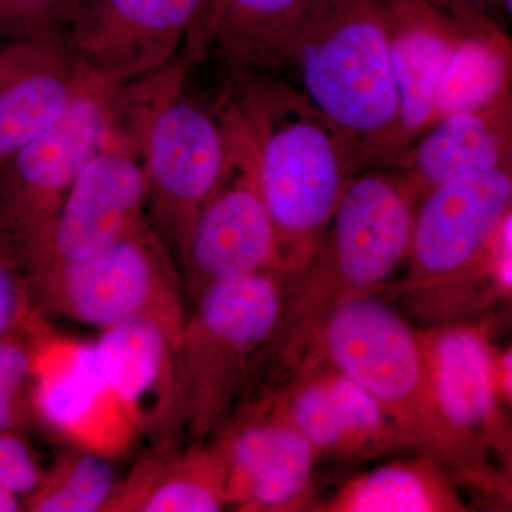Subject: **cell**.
Instances as JSON below:
<instances>
[{
  "label": "cell",
  "mask_w": 512,
  "mask_h": 512,
  "mask_svg": "<svg viewBox=\"0 0 512 512\" xmlns=\"http://www.w3.org/2000/svg\"><path fill=\"white\" fill-rule=\"evenodd\" d=\"M238 104L261 161L262 192L279 249L278 272L309 261L350 181L383 156L271 72L235 76Z\"/></svg>",
  "instance_id": "obj_1"
},
{
  "label": "cell",
  "mask_w": 512,
  "mask_h": 512,
  "mask_svg": "<svg viewBox=\"0 0 512 512\" xmlns=\"http://www.w3.org/2000/svg\"><path fill=\"white\" fill-rule=\"evenodd\" d=\"M366 390L406 444L433 458L457 484L505 494L507 481L490 456L464 439L441 413L424 360L419 329L370 295L340 303L322 323L311 355Z\"/></svg>",
  "instance_id": "obj_2"
},
{
  "label": "cell",
  "mask_w": 512,
  "mask_h": 512,
  "mask_svg": "<svg viewBox=\"0 0 512 512\" xmlns=\"http://www.w3.org/2000/svg\"><path fill=\"white\" fill-rule=\"evenodd\" d=\"M419 202L393 168L375 165L356 175L309 261L285 276L284 309L264 355L298 369L336 306L382 288L409 254Z\"/></svg>",
  "instance_id": "obj_3"
},
{
  "label": "cell",
  "mask_w": 512,
  "mask_h": 512,
  "mask_svg": "<svg viewBox=\"0 0 512 512\" xmlns=\"http://www.w3.org/2000/svg\"><path fill=\"white\" fill-rule=\"evenodd\" d=\"M194 64L178 53L164 69L120 86L114 106V136L134 151L146 178L148 221L177 259L227 153L221 111L212 116L184 97Z\"/></svg>",
  "instance_id": "obj_4"
},
{
  "label": "cell",
  "mask_w": 512,
  "mask_h": 512,
  "mask_svg": "<svg viewBox=\"0 0 512 512\" xmlns=\"http://www.w3.org/2000/svg\"><path fill=\"white\" fill-rule=\"evenodd\" d=\"M392 0H309L286 52L309 99L386 158L396 140Z\"/></svg>",
  "instance_id": "obj_5"
},
{
  "label": "cell",
  "mask_w": 512,
  "mask_h": 512,
  "mask_svg": "<svg viewBox=\"0 0 512 512\" xmlns=\"http://www.w3.org/2000/svg\"><path fill=\"white\" fill-rule=\"evenodd\" d=\"M285 276L258 272L212 286L185 316L177 345L180 446L205 441L228 419L284 309Z\"/></svg>",
  "instance_id": "obj_6"
},
{
  "label": "cell",
  "mask_w": 512,
  "mask_h": 512,
  "mask_svg": "<svg viewBox=\"0 0 512 512\" xmlns=\"http://www.w3.org/2000/svg\"><path fill=\"white\" fill-rule=\"evenodd\" d=\"M28 282L37 312L101 330L136 316L183 325L187 316L180 268L148 220L99 254L39 269Z\"/></svg>",
  "instance_id": "obj_7"
},
{
  "label": "cell",
  "mask_w": 512,
  "mask_h": 512,
  "mask_svg": "<svg viewBox=\"0 0 512 512\" xmlns=\"http://www.w3.org/2000/svg\"><path fill=\"white\" fill-rule=\"evenodd\" d=\"M221 117L227 138L224 170L178 258L184 295L194 302L212 286L279 269L255 138L235 101L221 110Z\"/></svg>",
  "instance_id": "obj_8"
},
{
  "label": "cell",
  "mask_w": 512,
  "mask_h": 512,
  "mask_svg": "<svg viewBox=\"0 0 512 512\" xmlns=\"http://www.w3.org/2000/svg\"><path fill=\"white\" fill-rule=\"evenodd\" d=\"M117 90L84 73L82 90L62 119L0 168V235L23 268L45 248L83 165L109 143Z\"/></svg>",
  "instance_id": "obj_9"
},
{
  "label": "cell",
  "mask_w": 512,
  "mask_h": 512,
  "mask_svg": "<svg viewBox=\"0 0 512 512\" xmlns=\"http://www.w3.org/2000/svg\"><path fill=\"white\" fill-rule=\"evenodd\" d=\"M207 0H82L66 36L80 72L120 87L180 53Z\"/></svg>",
  "instance_id": "obj_10"
},
{
  "label": "cell",
  "mask_w": 512,
  "mask_h": 512,
  "mask_svg": "<svg viewBox=\"0 0 512 512\" xmlns=\"http://www.w3.org/2000/svg\"><path fill=\"white\" fill-rule=\"evenodd\" d=\"M214 434L227 466L229 507L284 512L312 504L318 454L268 397L241 409Z\"/></svg>",
  "instance_id": "obj_11"
},
{
  "label": "cell",
  "mask_w": 512,
  "mask_h": 512,
  "mask_svg": "<svg viewBox=\"0 0 512 512\" xmlns=\"http://www.w3.org/2000/svg\"><path fill=\"white\" fill-rule=\"evenodd\" d=\"M512 215V167L463 175L419 202L410 241L409 279L400 292L447 278L474 264Z\"/></svg>",
  "instance_id": "obj_12"
},
{
  "label": "cell",
  "mask_w": 512,
  "mask_h": 512,
  "mask_svg": "<svg viewBox=\"0 0 512 512\" xmlns=\"http://www.w3.org/2000/svg\"><path fill=\"white\" fill-rule=\"evenodd\" d=\"M147 220L141 165L134 151L111 134L77 174L45 248L26 265V276L99 254Z\"/></svg>",
  "instance_id": "obj_13"
},
{
  "label": "cell",
  "mask_w": 512,
  "mask_h": 512,
  "mask_svg": "<svg viewBox=\"0 0 512 512\" xmlns=\"http://www.w3.org/2000/svg\"><path fill=\"white\" fill-rule=\"evenodd\" d=\"M181 326L136 316L103 329L93 343L101 376L131 429L150 434L158 448L178 446L177 345Z\"/></svg>",
  "instance_id": "obj_14"
},
{
  "label": "cell",
  "mask_w": 512,
  "mask_h": 512,
  "mask_svg": "<svg viewBox=\"0 0 512 512\" xmlns=\"http://www.w3.org/2000/svg\"><path fill=\"white\" fill-rule=\"evenodd\" d=\"M268 399L301 431L319 460L360 463L407 450L380 404L360 384L326 363L299 367L292 383Z\"/></svg>",
  "instance_id": "obj_15"
},
{
  "label": "cell",
  "mask_w": 512,
  "mask_h": 512,
  "mask_svg": "<svg viewBox=\"0 0 512 512\" xmlns=\"http://www.w3.org/2000/svg\"><path fill=\"white\" fill-rule=\"evenodd\" d=\"M421 349L441 413L458 434L490 456L510 461L511 437L501 406L495 348L483 325L419 329Z\"/></svg>",
  "instance_id": "obj_16"
},
{
  "label": "cell",
  "mask_w": 512,
  "mask_h": 512,
  "mask_svg": "<svg viewBox=\"0 0 512 512\" xmlns=\"http://www.w3.org/2000/svg\"><path fill=\"white\" fill-rule=\"evenodd\" d=\"M83 83L62 37L0 43V168L62 119Z\"/></svg>",
  "instance_id": "obj_17"
},
{
  "label": "cell",
  "mask_w": 512,
  "mask_h": 512,
  "mask_svg": "<svg viewBox=\"0 0 512 512\" xmlns=\"http://www.w3.org/2000/svg\"><path fill=\"white\" fill-rule=\"evenodd\" d=\"M474 18L450 15L420 0L390 2V66L399 100L393 153L431 126L441 77Z\"/></svg>",
  "instance_id": "obj_18"
},
{
  "label": "cell",
  "mask_w": 512,
  "mask_h": 512,
  "mask_svg": "<svg viewBox=\"0 0 512 512\" xmlns=\"http://www.w3.org/2000/svg\"><path fill=\"white\" fill-rule=\"evenodd\" d=\"M421 136L384 161L407 178L420 200L453 178L512 167L511 86L480 109L436 121Z\"/></svg>",
  "instance_id": "obj_19"
},
{
  "label": "cell",
  "mask_w": 512,
  "mask_h": 512,
  "mask_svg": "<svg viewBox=\"0 0 512 512\" xmlns=\"http://www.w3.org/2000/svg\"><path fill=\"white\" fill-rule=\"evenodd\" d=\"M309 0H207L184 45L200 59L208 50L228 64L232 76L271 72L286 52Z\"/></svg>",
  "instance_id": "obj_20"
},
{
  "label": "cell",
  "mask_w": 512,
  "mask_h": 512,
  "mask_svg": "<svg viewBox=\"0 0 512 512\" xmlns=\"http://www.w3.org/2000/svg\"><path fill=\"white\" fill-rule=\"evenodd\" d=\"M228 504L227 466L214 441L157 448L119 484L103 512H217Z\"/></svg>",
  "instance_id": "obj_21"
},
{
  "label": "cell",
  "mask_w": 512,
  "mask_h": 512,
  "mask_svg": "<svg viewBox=\"0 0 512 512\" xmlns=\"http://www.w3.org/2000/svg\"><path fill=\"white\" fill-rule=\"evenodd\" d=\"M32 404L40 420L84 447L96 436L94 424L106 407L120 410L96 365L92 345L63 349L50 342L37 365Z\"/></svg>",
  "instance_id": "obj_22"
},
{
  "label": "cell",
  "mask_w": 512,
  "mask_h": 512,
  "mask_svg": "<svg viewBox=\"0 0 512 512\" xmlns=\"http://www.w3.org/2000/svg\"><path fill=\"white\" fill-rule=\"evenodd\" d=\"M393 461L353 478L316 511L461 512L456 481L433 458Z\"/></svg>",
  "instance_id": "obj_23"
},
{
  "label": "cell",
  "mask_w": 512,
  "mask_h": 512,
  "mask_svg": "<svg viewBox=\"0 0 512 512\" xmlns=\"http://www.w3.org/2000/svg\"><path fill=\"white\" fill-rule=\"evenodd\" d=\"M511 67L510 37L490 16H476L454 47L441 77L431 126L444 117L490 103L511 86Z\"/></svg>",
  "instance_id": "obj_24"
},
{
  "label": "cell",
  "mask_w": 512,
  "mask_h": 512,
  "mask_svg": "<svg viewBox=\"0 0 512 512\" xmlns=\"http://www.w3.org/2000/svg\"><path fill=\"white\" fill-rule=\"evenodd\" d=\"M511 237L512 215L474 264L433 284L403 292L410 296L414 311L444 323L507 299L512 289Z\"/></svg>",
  "instance_id": "obj_25"
},
{
  "label": "cell",
  "mask_w": 512,
  "mask_h": 512,
  "mask_svg": "<svg viewBox=\"0 0 512 512\" xmlns=\"http://www.w3.org/2000/svg\"><path fill=\"white\" fill-rule=\"evenodd\" d=\"M119 487L113 464L99 450L80 446L63 451L29 497L23 511L103 512Z\"/></svg>",
  "instance_id": "obj_26"
},
{
  "label": "cell",
  "mask_w": 512,
  "mask_h": 512,
  "mask_svg": "<svg viewBox=\"0 0 512 512\" xmlns=\"http://www.w3.org/2000/svg\"><path fill=\"white\" fill-rule=\"evenodd\" d=\"M40 318L0 336V433L23 434L32 416L37 365L49 342Z\"/></svg>",
  "instance_id": "obj_27"
},
{
  "label": "cell",
  "mask_w": 512,
  "mask_h": 512,
  "mask_svg": "<svg viewBox=\"0 0 512 512\" xmlns=\"http://www.w3.org/2000/svg\"><path fill=\"white\" fill-rule=\"evenodd\" d=\"M82 0H0V43L66 39Z\"/></svg>",
  "instance_id": "obj_28"
},
{
  "label": "cell",
  "mask_w": 512,
  "mask_h": 512,
  "mask_svg": "<svg viewBox=\"0 0 512 512\" xmlns=\"http://www.w3.org/2000/svg\"><path fill=\"white\" fill-rule=\"evenodd\" d=\"M39 315L22 261L0 235V336L28 325Z\"/></svg>",
  "instance_id": "obj_29"
},
{
  "label": "cell",
  "mask_w": 512,
  "mask_h": 512,
  "mask_svg": "<svg viewBox=\"0 0 512 512\" xmlns=\"http://www.w3.org/2000/svg\"><path fill=\"white\" fill-rule=\"evenodd\" d=\"M42 476L43 468L23 434L0 433V485L23 501L36 490Z\"/></svg>",
  "instance_id": "obj_30"
},
{
  "label": "cell",
  "mask_w": 512,
  "mask_h": 512,
  "mask_svg": "<svg viewBox=\"0 0 512 512\" xmlns=\"http://www.w3.org/2000/svg\"><path fill=\"white\" fill-rule=\"evenodd\" d=\"M433 8L456 16H488L495 8H503V0H420Z\"/></svg>",
  "instance_id": "obj_31"
},
{
  "label": "cell",
  "mask_w": 512,
  "mask_h": 512,
  "mask_svg": "<svg viewBox=\"0 0 512 512\" xmlns=\"http://www.w3.org/2000/svg\"><path fill=\"white\" fill-rule=\"evenodd\" d=\"M23 511V501L8 488L0 485V512Z\"/></svg>",
  "instance_id": "obj_32"
}]
</instances>
